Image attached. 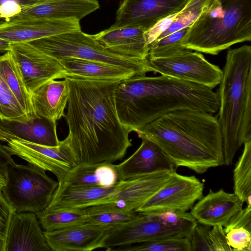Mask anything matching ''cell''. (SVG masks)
Segmentation results:
<instances>
[{
  "mask_svg": "<svg viewBox=\"0 0 251 251\" xmlns=\"http://www.w3.org/2000/svg\"><path fill=\"white\" fill-rule=\"evenodd\" d=\"M112 227L87 224L53 231H44L46 241L52 251H92L103 248Z\"/></svg>",
  "mask_w": 251,
  "mask_h": 251,
  "instance_id": "2e32d148",
  "label": "cell"
},
{
  "mask_svg": "<svg viewBox=\"0 0 251 251\" xmlns=\"http://www.w3.org/2000/svg\"><path fill=\"white\" fill-rule=\"evenodd\" d=\"M0 118L27 122L26 114L0 74Z\"/></svg>",
  "mask_w": 251,
  "mask_h": 251,
  "instance_id": "d6a6232c",
  "label": "cell"
},
{
  "mask_svg": "<svg viewBox=\"0 0 251 251\" xmlns=\"http://www.w3.org/2000/svg\"><path fill=\"white\" fill-rule=\"evenodd\" d=\"M190 237L172 235L158 240L116 248L121 251H191Z\"/></svg>",
  "mask_w": 251,
  "mask_h": 251,
  "instance_id": "f546056e",
  "label": "cell"
},
{
  "mask_svg": "<svg viewBox=\"0 0 251 251\" xmlns=\"http://www.w3.org/2000/svg\"><path fill=\"white\" fill-rule=\"evenodd\" d=\"M115 164L109 162L75 166L58 182V187H110L118 181Z\"/></svg>",
  "mask_w": 251,
  "mask_h": 251,
  "instance_id": "d4e9b609",
  "label": "cell"
},
{
  "mask_svg": "<svg viewBox=\"0 0 251 251\" xmlns=\"http://www.w3.org/2000/svg\"><path fill=\"white\" fill-rule=\"evenodd\" d=\"M16 139L48 146L60 145L56 132V122L37 117L27 122L0 118V140Z\"/></svg>",
  "mask_w": 251,
  "mask_h": 251,
  "instance_id": "44dd1931",
  "label": "cell"
},
{
  "mask_svg": "<svg viewBox=\"0 0 251 251\" xmlns=\"http://www.w3.org/2000/svg\"><path fill=\"white\" fill-rule=\"evenodd\" d=\"M11 43L4 39L0 38V51H8L10 49Z\"/></svg>",
  "mask_w": 251,
  "mask_h": 251,
  "instance_id": "7bdbcfd3",
  "label": "cell"
},
{
  "mask_svg": "<svg viewBox=\"0 0 251 251\" xmlns=\"http://www.w3.org/2000/svg\"><path fill=\"white\" fill-rule=\"evenodd\" d=\"M209 232L212 251H232L228 245L223 226L219 225L212 226Z\"/></svg>",
  "mask_w": 251,
  "mask_h": 251,
  "instance_id": "f35d334b",
  "label": "cell"
},
{
  "mask_svg": "<svg viewBox=\"0 0 251 251\" xmlns=\"http://www.w3.org/2000/svg\"><path fill=\"white\" fill-rule=\"evenodd\" d=\"M45 54L58 60L72 57L115 66L144 75L153 72L148 59L141 60L118 54L107 49L93 35L81 30L45 37L28 42Z\"/></svg>",
  "mask_w": 251,
  "mask_h": 251,
  "instance_id": "8992f818",
  "label": "cell"
},
{
  "mask_svg": "<svg viewBox=\"0 0 251 251\" xmlns=\"http://www.w3.org/2000/svg\"><path fill=\"white\" fill-rule=\"evenodd\" d=\"M2 22V21H1V20H0V22Z\"/></svg>",
  "mask_w": 251,
  "mask_h": 251,
  "instance_id": "bcb514c9",
  "label": "cell"
},
{
  "mask_svg": "<svg viewBox=\"0 0 251 251\" xmlns=\"http://www.w3.org/2000/svg\"><path fill=\"white\" fill-rule=\"evenodd\" d=\"M22 5L17 0H0V20L9 21L21 12Z\"/></svg>",
  "mask_w": 251,
  "mask_h": 251,
  "instance_id": "60d3db41",
  "label": "cell"
},
{
  "mask_svg": "<svg viewBox=\"0 0 251 251\" xmlns=\"http://www.w3.org/2000/svg\"><path fill=\"white\" fill-rule=\"evenodd\" d=\"M251 40V0H215L189 26L181 45L217 55L231 46Z\"/></svg>",
  "mask_w": 251,
  "mask_h": 251,
  "instance_id": "5b68a950",
  "label": "cell"
},
{
  "mask_svg": "<svg viewBox=\"0 0 251 251\" xmlns=\"http://www.w3.org/2000/svg\"><path fill=\"white\" fill-rule=\"evenodd\" d=\"M189 26L153 41L149 45L148 58L168 57L186 49L181 45V41Z\"/></svg>",
  "mask_w": 251,
  "mask_h": 251,
  "instance_id": "1f68e13d",
  "label": "cell"
},
{
  "mask_svg": "<svg viewBox=\"0 0 251 251\" xmlns=\"http://www.w3.org/2000/svg\"><path fill=\"white\" fill-rule=\"evenodd\" d=\"M172 172H159L118 180L114 192L108 199L104 203L87 208L91 210L135 211L164 185Z\"/></svg>",
  "mask_w": 251,
  "mask_h": 251,
  "instance_id": "8fae6325",
  "label": "cell"
},
{
  "mask_svg": "<svg viewBox=\"0 0 251 251\" xmlns=\"http://www.w3.org/2000/svg\"><path fill=\"white\" fill-rule=\"evenodd\" d=\"M243 227L251 232V205L247 204L244 209L235 214L224 228L225 232L231 228Z\"/></svg>",
  "mask_w": 251,
  "mask_h": 251,
  "instance_id": "74e56055",
  "label": "cell"
},
{
  "mask_svg": "<svg viewBox=\"0 0 251 251\" xmlns=\"http://www.w3.org/2000/svg\"><path fill=\"white\" fill-rule=\"evenodd\" d=\"M115 189V185L110 187H57L46 208L52 210L81 209L102 203L111 197Z\"/></svg>",
  "mask_w": 251,
  "mask_h": 251,
  "instance_id": "cb8c5ba5",
  "label": "cell"
},
{
  "mask_svg": "<svg viewBox=\"0 0 251 251\" xmlns=\"http://www.w3.org/2000/svg\"><path fill=\"white\" fill-rule=\"evenodd\" d=\"M46 172L29 163L14 162L6 167L3 171L5 184L0 191L15 212L36 213L48 206L58 182Z\"/></svg>",
  "mask_w": 251,
  "mask_h": 251,
  "instance_id": "52a82bcc",
  "label": "cell"
},
{
  "mask_svg": "<svg viewBox=\"0 0 251 251\" xmlns=\"http://www.w3.org/2000/svg\"><path fill=\"white\" fill-rule=\"evenodd\" d=\"M214 0H188L182 9L176 14L175 18L170 26L156 40H159L190 26L202 13L208 9Z\"/></svg>",
  "mask_w": 251,
  "mask_h": 251,
  "instance_id": "4dcf8cb0",
  "label": "cell"
},
{
  "mask_svg": "<svg viewBox=\"0 0 251 251\" xmlns=\"http://www.w3.org/2000/svg\"><path fill=\"white\" fill-rule=\"evenodd\" d=\"M10 53L31 94L46 82L65 78L66 71L56 59L28 43H11Z\"/></svg>",
  "mask_w": 251,
  "mask_h": 251,
  "instance_id": "7c38bea8",
  "label": "cell"
},
{
  "mask_svg": "<svg viewBox=\"0 0 251 251\" xmlns=\"http://www.w3.org/2000/svg\"><path fill=\"white\" fill-rule=\"evenodd\" d=\"M177 13L161 20L151 28L145 31V37L149 46L170 26Z\"/></svg>",
  "mask_w": 251,
  "mask_h": 251,
  "instance_id": "ab89813d",
  "label": "cell"
},
{
  "mask_svg": "<svg viewBox=\"0 0 251 251\" xmlns=\"http://www.w3.org/2000/svg\"><path fill=\"white\" fill-rule=\"evenodd\" d=\"M57 60L66 70L68 76L121 81L135 75L129 70L98 61L72 57Z\"/></svg>",
  "mask_w": 251,
  "mask_h": 251,
  "instance_id": "484cf974",
  "label": "cell"
},
{
  "mask_svg": "<svg viewBox=\"0 0 251 251\" xmlns=\"http://www.w3.org/2000/svg\"><path fill=\"white\" fill-rule=\"evenodd\" d=\"M153 72L213 89L220 84L223 71L201 53L186 49L174 55L148 58Z\"/></svg>",
  "mask_w": 251,
  "mask_h": 251,
  "instance_id": "ba28073f",
  "label": "cell"
},
{
  "mask_svg": "<svg viewBox=\"0 0 251 251\" xmlns=\"http://www.w3.org/2000/svg\"><path fill=\"white\" fill-rule=\"evenodd\" d=\"M218 92V119L223 138L224 165L251 140V47L243 45L227 52Z\"/></svg>",
  "mask_w": 251,
  "mask_h": 251,
  "instance_id": "277c9868",
  "label": "cell"
},
{
  "mask_svg": "<svg viewBox=\"0 0 251 251\" xmlns=\"http://www.w3.org/2000/svg\"><path fill=\"white\" fill-rule=\"evenodd\" d=\"M36 213L16 212L11 217L5 251H50Z\"/></svg>",
  "mask_w": 251,
  "mask_h": 251,
  "instance_id": "d6986e66",
  "label": "cell"
},
{
  "mask_svg": "<svg viewBox=\"0 0 251 251\" xmlns=\"http://www.w3.org/2000/svg\"><path fill=\"white\" fill-rule=\"evenodd\" d=\"M81 30L75 18H14L0 22V38L10 43H28L39 39Z\"/></svg>",
  "mask_w": 251,
  "mask_h": 251,
  "instance_id": "5bb4252c",
  "label": "cell"
},
{
  "mask_svg": "<svg viewBox=\"0 0 251 251\" xmlns=\"http://www.w3.org/2000/svg\"><path fill=\"white\" fill-rule=\"evenodd\" d=\"M138 149L128 158L115 165L119 180H125L148 174L176 170L163 150L151 140L142 138Z\"/></svg>",
  "mask_w": 251,
  "mask_h": 251,
  "instance_id": "e0dca14e",
  "label": "cell"
},
{
  "mask_svg": "<svg viewBox=\"0 0 251 251\" xmlns=\"http://www.w3.org/2000/svg\"><path fill=\"white\" fill-rule=\"evenodd\" d=\"M100 7L97 0H35L22 5L15 18H75L80 21Z\"/></svg>",
  "mask_w": 251,
  "mask_h": 251,
  "instance_id": "ffe728a7",
  "label": "cell"
},
{
  "mask_svg": "<svg viewBox=\"0 0 251 251\" xmlns=\"http://www.w3.org/2000/svg\"><path fill=\"white\" fill-rule=\"evenodd\" d=\"M25 0V1L26 2H29L33 1L35 0Z\"/></svg>",
  "mask_w": 251,
  "mask_h": 251,
  "instance_id": "f6af8a7d",
  "label": "cell"
},
{
  "mask_svg": "<svg viewBox=\"0 0 251 251\" xmlns=\"http://www.w3.org/2000/svg\"><path fill=\"white\" fill-rule=\"evenodd\" d=\"M228 245L233 251H251V232L243 227L231 228L225 232Z\"/></svg>",
  "mask_w": 251,
  "mask_h": 251,
  "instance_id": "e575fe53",
  "label": "cell"
},
{
  "mask_svg": "<svg viewBox=\"0 0 251 251\" xmlns=\"http://www.w3.org/2000/svg\"><path fill=\"white\" fill-rule=\"evenodd\" d=\"M64 79L69 88L64 116L69 134L62 141L76 165L122 159L132 143L116 108L115 90L120 80Z\"/></svg>",
  "mask_w": 251,
  "mask_h": 251,
  "instance_id": "6da1fadb",
  "label": "cell"
},
{
  "mask_svg": "<svg viewBox=\"0 0 251 251\" xmlns=\"http://www.w3.org/2000/svg\"><path fill=\"white\" fill-rule=\"evenodd\" d=\"M211 227L197 223L190 238L191 251H212L209 236Z\"/></svg>",
  "mask_w": 251,
  "mask_h": 251,
  "instance_id": "d590c367",
  "label": "cell"
},
{
  "mask_svg": "<svg viewBox=\"0 0 251 251\" xmlns=\"http://www.w3.org/2000/svg\"><path fill=\"white\" fill-rule=\"evenodd\" d=\"M116 110L129 132L171 112L192 109L214 114L219 107L218 92L197 83L161 75H134L120 81L115 94Z\"/></svg>",
  "mask_w": 251,
  "mask_h": 251,
  "instance_id": "7a4b0ae2",
  "label": "cell"
},
{
  "mask_svg": "<svg viewBox=\"0 0 251 251\" xmlns=\"http://www.w3.org/2000/svg\"><path fill=\"white\" fill-rule=\"evenodd\" d=\"M5 184V178L3 171L0 170V190Z\"/></svg>",
  "mask_w": 251,
  "mask_h": 251,
  "instance_id": "ee69618b",
  "label": "cell"
},
{
  "mask_svg": "<svg viewBox=\"0 0 251 251\" xmlns=\"http://www.w3.org/2000/svg\"><path fill=\"white\" fill-rule=\"evenodd\" d=\"M243 144V151L233 171V190L244 202L251 205V140Z\"/></svg>",
  "mask_w": 251,
  "mask_h": 251,
  "instance_id": "f1b7e54d",
  "label": "cell"
},
{
  "mask_svg": "<svg viewBox=\"0 0 251 251\" xmlns=\"http://www.w3.org/2000/svg\"><path fill=\"white\" fill-rule=\"evenodd\" d=\"M204 184L194 176L172 171L164 184L135 211L151 214L167 211H187L203 196Z\"/></svg>",
  "mask_w": 251,
  "mask_h": 251,
  "instance_id": "9c48e42d",
  "label": "cell"
},
{
  "mask_svg": "<svg viewBox=\"0 0 251 251\" xmlns=\"http://www.w3.org/2000/svg\"><path fill=\"white\" fill-rule=\"evenodd\" d=\"M188 0H123L110 27L133 26L145 31L161 20L178 12Z\"/></svg>",
  "mask_w": 251,
  "mask_h": 251,
  "instance_id": "9a60e30c",
  "label": "cell"
},
{
  "mask_svg": "<svg viewBox=\"0 0 251 251\" xmlns=\"http://www.w3.org/2000/svg\"><path fill=\"white\" fill-rule=\"evenodd\" d=\"M134 219L111 227L104 240L106 251L181 234L191 237L193 228L169 226L151 214L138 213Z\"/></svg>",
  "mask_w": 251,
  "mask_h": 251,
  "instance_id": "30bf717a",
  "label": "cell"
},
{
  "mask_svg": "<svg viewBox=\"0 0 251 251\" xmlns=\"http://www.w3.org/2000/svg\"><path fill=\"white\" fill-rule=\"evenodd\" d=\"M83 209L86 214L85 224L98 226L113 227L129 221L138 214L135 211L86 210Z\"/></svg>",
  "mask_w": 251,
  "mask_h": 251,
  "instance_id": "836d02e7",
  "label": "cell"
},
{
  "mask_svg": "<svg viewBox=\"0 0 251 251\" xmlns=\"http://www.w3.org/2000/svg\"><path fill=\"white\" fill-rule=\"evenodd\" d=\"M45 231H53L85 224L86 214L83 208L48 209L36 213Z\"/></svg>",
  "mask_w": 251,
  "mask_h": 251,
  "instance_id": "83f0119b",
  "label": "cell"
},
{
  "mask_svg": "<svg viewBox=\"0 0 251 251\" xmlns=\"http://www.w3.org/2000/svg\"><path fill=\"white\" fill-rule=\"evenodd\" d=\"M5 150L28 163L52 173L60 182L73 167L75 162L68 147L62 141L56 147L38 145L16 139L6 138Z\"/></svg>",
  "mask_w": 251,
  "mask_h": 251,
  "instance_id": "4fadbf2b",
  "label": "cell"
},
{
  "mask_svg": "<svg viewBox=\"0 0 251 251\" xmlns=\"http://www.w3.org/2000/svg\"><path fill=\"white\" fill-rule=\"evenodd\" d=\"M0 74L29 120L37 118L32 107L31 95L17 65L8 51L0 56Z\"/></svg>",
  "mask_w": 251,
  "mask_h": 251,
  "instance_id": "4316f807",
  "label": "cell"
},
{
  "mask_svg": "<svg viewBox=\"0 0 251 251\" xmlns=\"http://www.w3.org/2000/svg\"><path fill=\"white\" fill-rule=\"evenodd\" d=\"M12 155L5 150L4 145L0 142V170L4 171L6 167L14 161Z\"/></svg>",
  "mask_w": 251,
  "mask_h": 251,
  "instance_id": "b9f144b4",
  "label": "cell"
},
{
  "mask_svg": "<svg viewBox=\"0 0 251 251\" xmlns=\"http://www.w3.org/2000/svg\"><path fill=\"white\" fill-rule=\"evenodd\" d=\"M243 203L234 193L223 189L217 192L210 189L207 195L193 206L190 213L198 223L226 227L230 218L243 208Z\"/></svg>",
  "mask_w": 251,
  "mask_h": 251,
  "instance_id": "ac0fdd59",
  "label": "cell"
},
{
  "mask_svg": "<svg viewBox=\"0 0 251 251\" xmlns=\"http://www.w3.org/2000/svg\"><path fill=\"white\" fill-rule=\"evenodd\" d=\"M145 30L137 27L112 28L102 30L94 37L111 51L141 60L148 59L149 46Z\"/></svg>",
  "mask_w": 251,
  "mask_h": 251,
  "instance_id": "7402d4cb",
  "label": "cell"
},
{
  "mask_svg": "<svg viewBox=\"0 0 251 251\" xmlns=\"http://www.w3.org/2000/svg\"><path fill=\"white\" fill-rule=\"evenodd\" d=\"M69 98V88L66 80H49L31 94L35 114L38 117L55 122L65 115Z\"/></svg>",
  "mask_w": 251,
  "mask_h": 251,
  "instance_id": "603a6c76",
  "label": "cell"
},
{
  "mask_svg": "<svg viewBox=\"0 0 251 251\" xmlns=\"http://www.w3.org/2000/svg\"><path fill=\"white\" fill-rule=\"evenodd\" d=\"M158 145L176 168L184 167L202 174L224 165L223 138L213 114L192 109L171 112L136 132Z\"/></svg>",
  "mask_w": 251,
  "mask_h": 251,
  "instance_id": "3957f363",
  "label": "cell"
},
{
  "mask_svg": "<svg viewBox=\"0 0 251 251\" xmlns=\"http://www.w3.org/2000/svg\"><path fill=\"white\" fill-rule=\"evenodd\" d=\"M14 212L0 190V251H5L8 229L12 216Z\"/></svg>",
  "mask_w": 251,
  "mask_h": 251,
  "instance_id": "8d00e7d4",
  "label": "cell"
}]
</instances>
